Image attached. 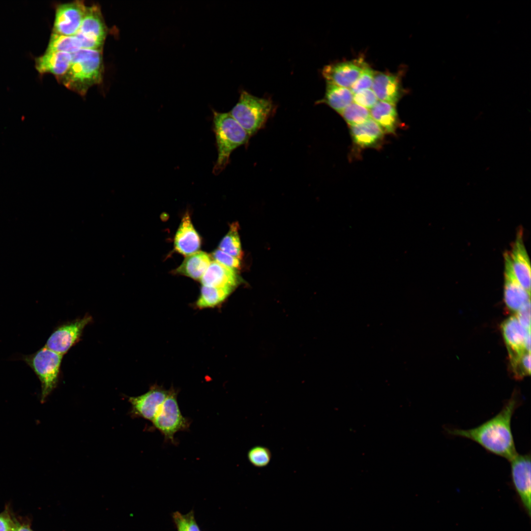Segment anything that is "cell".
<instances>
[{
	"label": "cell",
	"instance_id": "33",
	"mask_svg": "<svg viewBox=\"0 0 531 531\" xmlns=\"http://www.w3.org/2000/svg\"><path fill=\"white\" fill-rule=\"evenodd\" d=\"M212 256L215 261L226 266L235 270L240 267V263L239 259L232 256L219 249L214 251L212 254Z\"/></svg>",
	"mask_w": 531,
	"mask_h": 531
},
{
	"label": "cell",
	"instance_id": "10",
	"mask_svg": "<svg viewBox=\"0 0 531 531\" xmlns=\"http://www.w3.org/2000/svg\"><path fill=\"white\" fill-rule=\"evenodd\" d=\"M87 8L82 0L59 5L56 10L52 32L74 36L81 26Z\"/></svg>",
	"mask_w": 531,
	"mask_h": 531
},
{
	"label": "cell",
	"instance_id": "2",
	"mask_svg": "<svg viewBox=\"0 0 531 531\" xmlns=\"http://www.w3.org/2000/svg\"><path fill=\"white\" fill-rule=\"evenodd\" d=\"M71 56L68 70L59 81L67 88L84 96L90 87L102 81V50L80 49Z\"/></svg>",
	"mask_w": 531,
	"mask_h": 531
},
{
	"label": "cell",
	"instance_id": "28",
	"mask_svg": "<svg viewBox=\"0 0 531 531\" xmlns=\"http://www.w3.org/2000/svg\"><path fill=\"white\" fill-rule=\"evenodd\" d=\"M511 370L514 378L522 379L531 373V354L525 352L509 356Z\"/></svg>",
	"mask_w": 531,
	"mask_h": 531
},
{
	"label": "cell",
	"instance_id": "4",
	"mask_svg": "<svg viewBox=\"0 0 531 531\" xmlns=\"http://www.w3.org/2000/svg\"><path fill=\"white\" fill-rule=\"evenodd\" d=\"M274 110L270 99L243 90L230 114L251 137L263 128Z\"/></svg>",
	"mask_w": 531,
	"mask_h": 531
},
{
	"label": "cell",
	"instance_id": "22",
	"mask_svg": "<svg viewBox=\"0 0 531 531\" xmlns=\"http://www.w3.org/2000/svg\"><path fill=\"white\" fill-rule=\"evenodd\" d=\"M210 262V258L207 253L197 251L186 256L173 273L187 276L195 280H201Z\"/></svg>",
	"mask_w": 531,
	"mask_h": 531
},
{
	"label": "cell",
	"instance_id": "26",
	"mask_svg": "<svg viewBox=\"0 0 531 531\" xmlns=\"http://www.w3.org/2000/svg\"><path fill=\"white\" fill-rule=\"evenodd\" d=\"M238 228L237 222L232 224L228 232L220 241L219 248L226 253L240 259L242 257V251Z\"/></svg>",
	"mask_w": 531,
	"mask_h": 531
},
{
	"label": "cell",
	"instance_id": "29",
	"mask_svg": "<svg viewBox=\"0 0 531 531\" xmlns=\"http://www.w3.org/2000/svg\"><path fill=\"white\" fill-rule=\"evenodd\" d=\"M247 459L254 467L262 468L270 462L272 454L270 449L263 445H255L247 452Z\"/></svg>",
	"mask_w": 531,
	"mask_h": 531
},
{
	"label": "cell",
	"instance_id": "5",
	"mask_svg": "<svg viewBox=\"0 0 531 531\" xmlns=\"http://www.w3.org/2000/svg\"><path fill=\"white\" fill-rule=\"evenodd\" d=\"M62 356L44 347L24 358L40 381L41 403L45 402L57 385Z\"/></svg>",
	"mask_w": 531,
	"mask_h": 531
},
{
	"label": "cell",
	"instance_id": "21",
	"mask_svg": "<svg viewBox=\"0 0 531 531\" xmlns=\"http://www.w3.org/2000/svg\"><path fill=\"white\" fill-rule=\"evenodd\" d=\"M370 113L384 133L395 134L400 122L395 105L379 100L370 109Z\"/></svg>",
	"mask_w": 531,
	"mask_h": 531
},
{
	"label": "cell",
	"instance_id": "6",
	"mask_svg": "<svg viewBox=\"0 0 531 531\" xmlns=\"http://www.w3.org/2000/svg\"><path fill=\"white\" fill-rule=\"evenodd\" d=\"M177 393L173 387L169 389L168 395L151 422L153 428L162 434L165 441L173 444L176 442L175 435L179 431H188L191 423L189 419L184 417L180 411Z\"/></svg>",
	"mask_w": 531,
	"mask_h": 531
},
{
	"label": "cell",
	"instance_id": "32",
	"mask_svg": "<svg viewBox=\"0 0 531 531\" xmlns=\"http://www.w3.org/2000/svg\"><path fill=\"white\" fill-rule=\"evenodd\" d=\"M378 100L371 88L364 89L353 94V101L368 110H370L376 104Z\"/></svg>",
	"mask_w": 531,
	"mask_h": 531
},
{
	"label": "cell",
	"instance_id": "11",
	"mask_svg": "<svg viewBox=\"0 0 531 531\" xmlns=\"http://www.w3.org/2000/svg\"><path fill=\"white\" fill-rule=\"evenodd\" d=\"M169 393V390L154 384L145 393L129 397L128 401L131 405V414L134 417H141L152 422Z\"/></svg>",
	"mask_w": 531,
	"mask_h": 531
},
{
	"label": "cell",
	"instance_id": "27",
	"mask_svg": "<svg viewBox=\"0 0 531 531\" xmlns=\"http://www.w3.org/2000/svg\"><path fill=\"white\" fill-rule=\"evenodd\" d=\"M340 115L350 126L362 123L371 118L367 109L354 102L349 105Z\"/></svg>",
	"mask_w": 531,
	"mask_h": 531
},
{
	"label": "cell",
	"instance_id": "17",
	"mask_svg": "<svg viewBox=\"0 0 531 531\" xmlns=\"http://www.w3.org/2000/svg\"><path fill=\"white\" fill-rule=\"evenodd\" d=\"M201 238L192 223L188 212L182 217L174 237L175 249L188 256L197 252L201 246Z\"/></svg>",
	"mask_w": 531,
	"mask_h": 531
},
{
	"label": "cell",
	"instance_id": "12",
	"mask_svg": "<svg viewBox=\"0 0 531 531\" xmlns=\"http://www.w3.org/2000/svg\"><path fill=\"white\" fill-rule=\"evenodd\" d=\"M367 64L362 58L326 65L322 75L326 83L350 88Z\"/></svg>",
	"mask_w": 531,
	"mask_h": 531
},
{
	"label": "cell",
	"instance_id": "23",
	"mask_svg": "<svg viewBox=\"0 0 531 531\" xmlns=\"http://www.w3.org/2000/svg\"><path fill=\"white\" fill-rule=\"evenodd\" d=\"M353 102L350 88L327 83L324 98L319 103H325L340 114Z\"/></svg>",
	"mask_w": 531,
	"mask_h": 531
},
{
	"label": "cell",
	"instance_id": "8",
	"mask_svg": "<svg viewBox=\"0 0 531 531\" xmlns=\"http://www.w3.org/2000/svg\"><path fill=\"white\" fill-rule=\"evenodd\" d=\"M92 320L90 315H86L59 326L50 336L45 347L63 355L78 342L84 329Z\"/></svg>",
	"mask_w": 531,
	"mask_h": 531
},
{
	"label": "cell",
	"instance_id": "25",
	"mask_svg": "<svg viewBox=\"0 0 531 531\" xmlns=\"http://www.w3.org/2000/svg\"><path fill=\"white\" fill-rule=\"evenodd\" d=\"M81 49L75 36H65L52 32L46 52H62L72 54Z\"/></svg>",
	"mask_w": 531,
	"mask_h": 531
},
{
	"label": "cell",
	"instance_id": "35",
	"mask_svg": "<svg viewBox=\"0 0 531 531\" xmlns=\"http://www.w3.org/2000/svg\"><path fill=\"white\" fill-rule=\"evenodd\" d=\"M17 525L7 512L0 514V531H13Z\"/></svg>",
	"mask_w": 531,
	"mask_h": 531
},
{
	"label": "cell",
	"instance_id": "37",
	"mask_svg": "<svg viewBox=\"0 0 531 531\" xmlns=\"http://www.w3.org/2000/svg\"><path fill=\"white\" fill-rule=\"evenodd\" d=\"M15 530H13V531H15Z\"/></svg>",
	"mask_w": 531,
	"mask_h": 531
},
{
	"label": "cell",
	"instance_id": "1",
	"mask_svg": "<svg viewBox=\"0 0 531 531\" xmlns=\"http://www.w3.org/2000/svg\"><path fill=\"white\" fill-rule=\"evenodd\" d=\"M520 402L514 393L497 414L480 425L469 429L446 428V432L452 436L472 440L487 451L510 461L518 454L511 423Z\"/></svg>",
	"mask_w": 531,
	"mask_h": 531
},
{
	"label": "cell",
	"instance_id": "19",
	"mask_svg": "<svg viewBox=\"0 0 531 531\" xmlns=\"http://www.w3.org/2000/svg\"><path fill=\"white\" fill-rule=\"evenodd\" d=\"M501 330L509 356L527 352L525 344L528 335L531 333V330L524 327L516 316H511L504 321L501 325Z\"/></svg>",
	"mask_w": 531,
	"mask_h": 531
},
{
	"label": "cell",
	"instance_id": "36",
	"mask_svg": "<svg viewBox=\"0 0 531 531\" xmlns=\"http://www.w3.org/2000/svg\"><path fill=\"white\" fill-rule=\"evenodd\" d=\"M15 531H32L30 528L27 525H21L18 524Z\"/></svg>",
	"mask_w": 531,
	"mask_h": 531
},
{
	"label": "cell",
	"instance_id": "9",
	"mask_svg": "<svg viewBox=\"0 0 531 531\" xmlns=\"http://www.w3.org/2000/svg\"><path fill=\"white\" fill-rule=\"evenodd\" d=\"M513 485L523 507L531 515V475L530 454H517L510 461Z\"/></svg>",
	"mask_w": 531,
	"mask_h": 531
},
{
	"label": "cell",
	"instance_id": "20",
	"mask_svg": "<svg viewBox=\"0 0 531 531\" xmlns=\"http://www.w3.org/2000/svg\"><path fill=\"white\" fill-rule=\"evenodd\" d=\"M71 59V54L68 53L45 52L35 59V68L40 75L51 73L59 80L68 70Z\"/></svg>",
	"mask_w": 531,
	"mask_h": 531
},
{
	"label": "cell",
	"instance_id": "18",
	"mask_svg": "<svg viewBox=\"0 0 531 531\" xmlns=\"http://www.w3.org/2000/svg\"><path fill=\"white\" fill-rule=\"evenodd\" d=\"M200 280L203 286L234 290L239 283L240 278L235 269L213 261Z\"/></svg>",
	"mask_w": 531,
	"mask_h": 531
},
{
	"label": "cell",
	"instance_id": "34",
	"mask_svg": "<svg viewBox=\"0 0 531 531\" xmlns=\"http://www.w3.org/2000/svg\"><path fill=\"white\" fill-rule=\"evenodd\" d=\"M519 322L526 329L531 330V301L526 303L517 312L516 316Z\"/></svg>",
	"mask_w": 531,
	"mask_h": 531
},
{
	"label": "cell",
	"instance_id": "13",
	"mask_svg": "<svg viewBox=\"0 0 531 531\" xmlns=\"http://www.w3.org/2000/svg\"><path fill=\"white\" fill-rule=\"evenodd\" d=\"M503 299L508 309L517 312L530 300L531 293L519 283L516 277L510 262L508 252L504 255Z\"/></svg>",
	"mask_w": 531,
	"mask_h": 531
},
{
	"label": "cell",
	"instance_id": "3",
	"mask_svg": "<svg viewBox=\"0 0 531 531\" xmlns=\"http://www.w3.org/2000/svg\"><path fill=\"white\" fill-rule=\"evenodd\" d=\"M213 112V130L218 157L212 172L217 175L228 165L231 153L238 147L247 144L250 136L230 113H220L214 110Z\"/></svg>",
	"mask_w": 531,
	"mask_h": 531
},
{
	"label": "cell",
	"instance_id": "31",
	"mask_svg": "<svg viewBox=\"0 0 531 531\" xmlns=\"http://www.w3.org/2000/svg\"><path fill=\"white\" fill-rule=\"evenodd\" d=\"M375 71L368 64L363 69L359 77L350 88L353 94L364 89L371 88Z\"/></svg>",
	"mask_w": 531,
	"mask_h": 531
},
{
	"label": "cell",
	"instance_id": "14",
	"mask_svg": "<svg viewBox=\"0 0 531 531\" xmlns=\"http://www.w3.org/2000/svg\"><path fill=\"white\" fill-rule=\"evenodd\" d=\"M371 89L380 101L395 105L405 91L399 75L388 72H375Z\"/></svg>",
	"mask_w": 531,
	"mask_h": 531
},
{
	"label": "cell",
	"instance_id": "30",
	"mask_svg": "<svg viewBox=\"0 0 531 531\" xmlns=\"http://www.w3.org/2000/svg\"><path fill=\"white\" fill-rule=\"evenodd\" d=\"M172 518L177 531H202L196 522L193 510L185 514L175 511L173 513Z\"/></svg>",
	"mask_w": 531,
	"mask_h": 531
},
{
	"label": "cell",
	"instance_id": "16",
	"mask_svg": "<svg viewBox=\"0 0 531 531\" xmlns=\"http://www.w3.org/2000/svg\"><path fill=\"white\" fill-rule=\"evenodd\" d=\"M350 133L354 145L361 148H378L383 142L384 133L372 118L362 123L350 126Z\"/></svg>",
	"mask_w": 531,
	"mask_h": 531
},
{
	"label": "cell",
	"instance_id": "24",
	"mask_svg": "<svg viewBox=\"0 0 531 531\" xmlns=\"http://www.w3.org/2000/svg\"><path fill=\"white\" fill-rule=\"evenodd\" d=\"M233 290L228 288L203 285L200 296L195 303L196 306L200 309L218 306L227 299Z\"/></svg>",
	"mask_w": 531,
	"mask_h": 531
},
{
	"label": "cell",
	"instance_id": "7",
	"mask_svg": "<svg viewBox=\"0 0 531 531\" xmlns=\"http://www.w3.org/2000/svg\"><path fill=\"white\" fill-rule=\"evenodd\" d=\"M107 27L98 6L87 7L81 26L74 35L81 49L102 50L106 37Z\"/></svg>",
	"mask_w": 531,
	"mask_h": 531
},
{
	"label": "cell",
	"instance_id": "15",
	"mask_svg": "<svg viewBox=\"0 0 531 531\" xmlns=\"http://www.w3.org/2000/svg\"><path fill=\"white\" fill-rule=\"evenodd\" d=\"M514 273L521 285L531 293V265L522 232L519 231L511 251L507 252Z\"/></svg>",
	"mask_w": 531,
	"mask_h": 531
}]
</instances>
